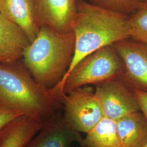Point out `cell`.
I'll list each match as a JSON object with an SVG mask.
<instances>
[{
    "mask_svg": "<svg viewBox=\"0 0 147 147\" xmlns=\"http://www.w3.org/2000/svg\"><path fill=\"white\" fill-rule=\"evenodd\" d=\"M86 134L80 147H121L116 121L104 117Z\"/></svg>",
    "mask_w": 147,
    "mask_h": 147,
    "instance_id": "cell-14",
    "label": "cell"
},
{
    "mask_svg": "<svg viewBox=\"0 0 147 147\" xmlns=\"http://www.w3.org/2000/svg\"><path fill=\"white\" fill-rule=\"evenodd\" d=\"M116 127L121 147H142L147 140V123L141 111L117 121Z\"/></svg>",
    "mask_w": 147,
    "mask_h": 147,
    "instance_id": "cell-13",
    "label": "cell"
},
{
    "mask_svg": "<svg viewBox=\"0 0 147 147\" xmlns=\"http://www.w3.org/2000/svg\"><path fill=\"white\" fill-rule=\"evenodd\" d=\"M95 94L104 117L113 121H116L124 116L141 111L133 90L119 78L96 85Z\"/></svg>",
    "mask_w": 147,
    "mask_h": 147,
    "instance_id": "cell-6",
    "label": "cell"
},
{
    "mask_svg": "<svg viewBox=\"0 0 147 147\" xmlns=\"http://www.w3.org/2000/svg\"><path fill=\"white\" fill-rule=\"evenodd\" d=\"M0 13L20 27L30 42L37 37L40 27L36 20L34 0H0Z\"/></svg>",
    "mask_w": 147,
    "mask_h": 147,
    "instance_id": "cell-11",
    "label": "cell"
},
{
    "mask_svg": "<svg viewBox=\"0 0 147 147\" xmlns=\"http://www.w3.org/2000/svg\"><path fill=\"white\" fill-rule=\"evenodd\" d=\"M75 38L73 32L61 33L41 27L26 48L23 65L38 84L51 89L61 81L72 62Z\"/></svg>",
    "mask_w": 147,
    "mask_h": 147,
    "instance_id": "cell-3",
    "label": "cell"
},
{
    "mask_svg": "<svg viewBox=\"0 0 147 147\" xmlns=\"http://www.w3.org/2000/svg\"><path fill=\"white\" fill-rule=\"evenodd\" d=\"M44 124L28 116H18L1 132L0 147H27Z\"/></svg>",
    "mask_w": 147,
    "mask_h": 147,
    "instance_id": "cell-12",
    "label": "cell"
},
{
    "mask_svg": "<svg viewBox=\"0 0 147 147\" xmlns=\"http://www.w3.org/2000/svg\"><path fill=\"white\" fill-rule=\"evenodd\" d=\"M132 90L147 123V89L134 88Z\"/></svg>",
    "mask_w": 147,
    "mask_h": 147,
    "instance_id": "cell-17",
    "label": "cell"
},
{
    "mask_svg": "<svg viewBox=\"0 0 147 147\" xmlns=\"http://www.w3.org/2000/svg\"><path fill=\"white\" fill-rule=\"evenodd\" d=\"M30 43L20 27L0 13V63L20 61Z\"/></svg>",
    "mask_w": 147,
    "mask_h": 147,
    "instance_id": "cell-10",
    "label": "cell"
},
{
    "mask_svg": "<svg viewBox=\"0 0 147 147\" xmlns=\"http://www.w3.org/2000/svg\"><path fill=\"white\" fill-rule=\"evenodd\" d=\"M128 18L130 38L147 45V1Z\"/></svg>",
    "mask_w": 147,
    "mask_h": 147,
    "instance_id": "cell-15",
    "label": "cell"
},
{
    "mask_svg": "<svg viewBox=\"0 0 147 147\" xmlns=\"http://www.w3.org/2000/svg\"><path fill=\"white\" fill-rule=\"evenodd\" d=\"M77 0H34L38 26L61 33L73 32L77 16Z\"/></svg>",
    "mask_w": 147,
    "mask_h": 147,
    "instance_id": "cell-7",
    "label": "cell"
},
{
    "mask_svg": "<svg viewBox=\"0 0 147 147\" xmlns=\"http://www.w3.org/2000/svg\"><path fill=\"white\" fill-rule=\"evenodd\" d=\"M61 102L64 120L80 133H88L104 117L94 89L88 85L63 95Z\"/></svg>",
    "mask_w": 147,
    "mask_h": 147,
    "instance_id": "cell-5",
    "label": "cell"
},
{
    "mask_svg": "<svg viewBox=\"0 0 147 147\" xmlns=\"http://www.w3.org/2000/svg\"><path fill=\"white\" fill-rule=\"evenodd\" d=\"M89 3L108 10L125 14H132L147 0H87Z\"/></svg>",
    "mask_w": 147,
    "mask_h": 147,
    "instance_id": "cell-16",
    "label": "cell"
},
{
    "mask_svg": "<svg viewBox=\"0 0 147 147\" xmlns=\"http://www.w3.org/2000/svg\"><path fill=\"white\" fill-rule=\"evenodd\" d=\"M21 115L18 112L0 107V133L10 122Z\"/></svg>",
    "mask_w": 147,
    "mask_h": 147,
    "instance_id": "cell-18",
    "label": "cell"
},
{
    "mask_svg": "<svg viewBox=\"0 0 147 147\" xmlns=\"http://www.w3.org/2000/svg\"><path fill=\"white\" fill-rule=\"evenodd\" d=\"M113 45L123 63L126 80L135 88L147 89V45L129 38Z\"/></svg>",
    "mask_w": 147,
    "mask_h": 147,
    "instance_id": "cell-8",
    "label": "cell"
},
{
    "mask_svg": "<svg viewBox=\"0 0 147 147\" xmlns=\"http://www.w3.org/2000/svg\"><path fill=\"white\" fill-rule=\"evenodd\" d=\"M142 147H147V140L146 141V142L144 143V144L142 146Z\"/></svg>",
    "mask_w": 147,
    "mask_h": 147,
    "instance_id": "cell-19",
    "label": "cell"
},
{
    "mask_svg": "<svg viewBox=\"0 0 147 147\" xmlns=\"http://www.w3.org/2000/svg\"><path fill=\"white\" fill-rule=\"evenodd\" d=\"M0 107L45 124L61 112V100L40 86L20 61L0 63Z\"/></svg>",
    "mask_w": 147,
    "mask_h": 147,
    "instance_id": "cell-1",
    "label": "cell"
},
{
    "mask_svg": "<svg viewBox=\"0 0 147 147\" xmlns=\"http://www.w3.org/2000/svg\"><path fill=\"white\" fill-rule=\"evenodd\" d=\"M82 139L80 132L69 126L60 112L44 124L27 147H70L74 142L80 144Z\"/></svg>",
    "mask_w": 147,
    "mask_h": 147,
    "instance_id": "cell-9",
    "label": "cell"
},
{
    "mask_svg": "<svg viewBox=\"0 0 147 147\" xmlns=\"http://www.w3.org/2000/svg\"><path fill=\"white\" fill-rule=\"evenodd\" d=\"M124 71L123 63L114 45H107L82 59L50 90L61 99L63 95L74 90L119 78Z\"/></svg>",
    "mask_w": 147,
    "mask_h": 147,
    "instance_id": "cell-4",
    "label": "cell"
},
{
    "mask_svg": "<svg viewBox=\"0 0 147 147\" xmlns=\"http://www.w3.org/2000/svg\"><path fill=\"white\" fill-rule=\"evenodd\" d=\"M73 59L65 76L86 56L105 46L130 38L128 16L77 0Z\"/></svg>",
    "mask_w": 147,
    "mask_h": 147,
    "instance_id": "cell-2",
    "label": "cell"
}]
</instances>
